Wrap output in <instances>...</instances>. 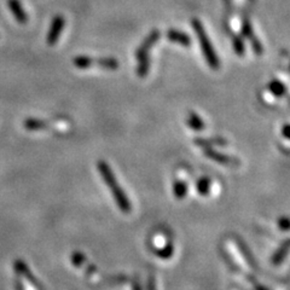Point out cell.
<instances>
[{
    "mask_svg": "<svg viewBox=\"0 0 290 290\" xmlns=\"http://www.w3.org/2000/svg\"><path fill=\"white\" fill-rule=\"evenodd\" d=\"M97 168H98L99 174H101L102 179L104 181L105 185L108 186L110 192H111L113 197H114L120 211H121L122 213H125V214L131 213L132 211L131 201H129V198L127 197V195H126V192L123 191L121 186H120L118 179H116V176L114 174V172H113V169L110 168L109 163L101 160V161H98V163H97Z\"/></svg>",
    "mask_w": 290,
    "mask_h": 290,
    "instance_id": "obj_1",
    "label": "cell"
},
{
    "mask_svg": "<svg viewBox=\"0 0 290 290\" xmlns=\"http://www.w3.org/2000/svg\"><path fill=\"white\" fill-rule=\"evenodd\" d=\"M191 27L193 31H195L196 35H197L199 46H201V51L203 56H205L207 64L209 65V68H211L212 71H218L220 68V59L218 55H216L214 46H213L211 42V39H209L208 34H207L202 22L199 21L198 18H192Z\"/></svg>",
    "mask_w": 290,
    "mask_h": 290,
    "instance_id": "obj_2",
    "label": "cell"
},
{
    "mask_svg": "<svg viewBox=\"0 0 290 290\" xmlns=\"http://www.w3.org/2000/svg\"><path fill=\"white\" fill-rule=\"evenodd\" d=\"M161 33L159 29H152L151 32L146 35V38L143 40L142 44L137 49L136 58L138 61L137 65V74L139 78H145L149 74L150 71V50L159 41Z\"/></svg>",
    "mask_w": 290,
    "mask_h": 290,
    "instance_id": "obj_3",
    "label": "cell"
},
{
    "mask_svg": "<svg viewBox=\"0 0 290 290\" xmlns=\"http://www.w3.org/2000/svg\"><path fill=\"white\" fill-rule=\"evenodd\" d=\"M203 155L206 156L207 159L212 160L216 163H220L222 166H229V167H238L241 165L238 159L233 158V156L222 154V152L216 151L215 149L208 148V149H203Z\"/></svg>",
    "mask_w": 290,
    "mask_h": 290,
    "instance_id": "obj_4",
    "label": "cell"
},
{
    "mask_svg": "<svg viewBox=\"0 0 290 290\" xmlns=\"http://www.w3.org/2000/svg\"><path fill=\"white\" fill-rule=\"evenodd\" d=\"M64 25H65V19L62 15H57L53 17L51 27H50L49 29L48 36H46V42H48L50 46H53L58 41L59 36H61L63 29H64Z\"/></svg>",
    "mask_w": 290,
    "mask_h": 290,
    "instance_id": "obj_5",
    "label": "cell"
},
{
    "mask_svg": "<svg viewBox=\"0 0 290 290\" xmlns=\"http://www.w3.org/2000/svg\"><path fill=\"white\" fill-rule=\"evenodd\" d=\"M166 36L171 42H174V44L182 45L184 48H189L191 46V38H190L189 34H186L185 32L178 31V29L171 28L168 29L167 33H166Z\"/></svg>",
    "mask_w": 290,
    "mask_h": 290,
    "instance_id": "obj_6",
    "label": "cell"
},
{
    "mask_svg": "<svg viewBox=\"0 0 290 290\" xmlns=\"http://www.w3.org/2000/svg\"><path fill=\"white\" fill-rule=\"evenodd\" d=\"M193 144L201 149H208L214 148V146H226L229 143L224 137L215 136L213 138H195L193 139Z\"/></svg>",
    "mask_w": 290,
    "mask_h": 290,
    "instance_id": "obj_7",
    "label": "cell"
},
{
    "mask_svg": "<svg viewBox=\"0 0 290 290\" xmlns=\"http://www.w3.org/2000/svg\"><path fill=\"white\" fill-rule=\"evenodd\" d=\"M15 270H16V272H17L18 276H21V277L26 278L27 281L31 283L33 286H35L36 289H40V283L38 282V279H36L34 276H33L31 270L28 269V266H27L25 262L22 261V260H16Z\"/></svg>",
    "mask_w": 290,
    "mask_h": 290,
    "instance_id": "obj_8",
    "label": "cell"
},
{
    "mask_svg": "<svg viewBox=\"0 0 290 290\" xmlns=\"http://www.w3.org/2000/svg\"><path fill=\"white\" fill-rule=\"evenodd\" d=\"M236 244H237V248L239 253H241L243 258H244L246 262L249 265V267L255 270V271H258V264H256V260L254 258V255L252 254V252L249 251V248L247 247V244L244 242H243V239H239L237 238L236 239Z\"/></svg>",
    "mask_w": 290,
    "mask_h": 290,
    "instance_id": "obj_9",
    "label": "cell"
},
{
    "mask_svg": "<svg viewBox=\"0 0 290 290\" xmlns=\"http://www.w3.org/2000/svg\"><path fill=\"white\" fill-rule=\"evenodd\" d=\"M289 246H290V241L289 239H285V241L278 247L277 251L275 252V254H273L271 258V262L273 266H279L283 264V261H284L286 256H288Z\"/></svg>",
    "mask_w": 290,
    "mask_h": 290,
    "instance_id": "obj_10",
    "label": "cell"
},
{
    "mask_svg": "<svg viewBox=\"0 0 290 290\" xmlns=\"http://www.w3.org/2000/svg\"><path fill=\"white\" fill-rule=\"evenodd\" d=\"M186 125L190 129L195 132H201L206 128V123L203 120L199 118V116L196 114V113H189L188 119H186Z\"/></svg>",
    "mask_w": 290,
    "mask_h": 290,
    "instance_id": "obj_11",
    "label": "cell"
},
{
    "mask_svg": "<svg viewBox=\"0 0 290 290\" xmlns=\"http://www.w3.org/2000/svg\"><path fill=\"white\" fill-rule=\"evenodd\" d=\"M267 90L272 96L277 97V98H281V97H284L286 95V86L283 84L281 80L277 79L269 82Z\"/></svg>",
    "mask_w": 290,
    "mask_h": 290,
    "instance_id": "obj_12",
    "label": "cell"
},
{
    "mask_svg": "<svg viewBox=\"0 0 290 290\" xmlns=\"http://www.w3.org/2000/svg\"><path fill=\"white\" fill-rule=\"evenodd\" d=\"M95 64L104 71H116L119 68L120 63L114 57H101L95 59Z\"/></svg>",
    "mask_w": 290,
    "mask_h": 290,
    "instance_id": "obj_13",
    "label": "cell"
},
{
    "mask_svg": "<svg viewBox=\"0 0 290 290\" xmlns=\"http://www.w3.org/2000/svg\"><path fill=\"white\" fill-rule=\"evenodd\" d=\"M231 41H232V48L233 51L239 57L246 55V42H244V38L241 34H235L232 33L231 34Z\"/></svg>",
    "mask_w": 290,
    "mask_h": 290,
    "instance_id": "obj_14",
    "label": "cell"
},
{
    "mask_svg": "<svg viewBox=\"0 0 290 290\" xmlns=\"http://www.w3.org/2000/svg\"><path fill=\"white\" fill-rule=\"evenodd\" d=\"M188 191L189 188L185 181L179 179V181H175L173 183V196H174L176 199H184L186 196H188Z\"/></svg>",
    "mask_w": 290,
    "mask_h": 290,
    "instance_id": "obj_15",
    "label": "cell"
},
{
    "mask_svg": "<svg viewBox=\"0 0 290 290\" xmlns=\"http://www.w3.org/2000/svg\"><path fill=\"white\" fill-rule=\"evenodd\" d=\"M9 5L10 8L12 10V13L15 15L16 19L19 23H26L27 22V15L25 12V10H23L21 3L18 2V0H9Z\"/></svg>",
    "mask_w": 290,
    "mask_h": 290,
    "instance_id": "obj_16",
    "label": "cell"
},
{
    "mask_svg": "<svg viewBox=\"0 0 290 290\" xmlns=\"http://www.w3.org/2000/svg\"><path fill=\"white\" fill-rule=\"evenodd\" d=\"M196 190L199 195L203 196V197H207L209 196L212 190V181L209 176H202L197 181V184H196Z\"/></svg>",
    "mask_w": 290,
    "mask_h": 290,
    "instance_id": "obj_17",
    "label": "cell"
},
{
    "mask_svg": "<svg viewBox=\"0 0 290 290\" xmlns=\"http://www.w3.org/2000/svg\"><path fill=\"white\" fill-rule=\"evenodd\" d=\"M25 128L28 131H44L50 128L49 123L38 119H27L25 121Z\"/></svg>",
    "mask_w": 290,
    "mask_h": 290,
    "instance_id": "obj_18",
    "label": "cell"
},
{
    "mask_svg": "<svg viewBox=\"0 0 290 290\" xmlns=\"http://www.w3.org/2000/svg\"><path fill=\"white\" fill-rule=\"evenodd\" d=\"M241 35L244 39H248L251 42H253L254 40L258 39V38H256V35L254 34V31H253V25H252V22L249 21L248 17H244L242 19Z\"/></svg>",
    "mask_w": 290,
    "mask_h": 290,
    "instance_id": "obj_19",
    "label": "cell"
},
{
    "mask_svg": "<svg viewBox=\"0 0 290 290\" xmlns=\"http://www.w3.org/2000/svg\"><path fill=\"white\" fill-rule=\"evenodd\" d=\"M73 64L78 69H82V71H84V69H88L91 68L92 65H95V58L84 55L75 56V57L73 58Z\"/></svg>",
    "mask_w": 290,
    "mask_h": 290,
    "instance_id": "obj_20",
    "label": "cell"
},
{
    "mask_svg": "<svg viewBox=\"0 0 290 290\" xmlns=\"http://www.w3.org/2000/svg\"><path fill=\"white\" fill-rule=\"evenodd\" d=\"M154 253L160 259H165V260L171 259L173 254H174V247H173L171 242H168L167 244L161 247V248H155Z\"/></svg>",
    "mask_w": 290,
    "mask_h": 290,
    "instance_id": "obj_21",
    "label": "cell"
},
{
    "mask_svg": "<svg viewBox=\"0 0 290 290\" xmlns=\"http://www.w3.org/2000/svg\"><path fill=\"white\" fill-rule=\"evenodd\" d=\"M72 264L75 267H82L86 264V256L81 252H75L72 255Z\"/></svg>",
    "mask_w": 290,
    "mask_h": 290,
    "instance_id": "obj_22",
    "label": "cell"
},
{
    "mask_svg": "<svg viewBox=\"0 0 290 290\" xmlns=\"http://www.w3.org/2000/svg\"><path fill=\"white\" fill-rule=\"evenodd\" d=\"M278 229L281 231L286 232L289 230V219L286 216H282V218L278 219Z\"/></svg>",
    "mask_w": 290,
    "mask_h": 290,
    "instance_id": "obj_23",
    "label": "cell"
},
{
    "mask_svg": "<svg viewBox=\"0 0 290 290\" xmlns=\"http://www.w3.org/2000/svg\"><path fill=\"white\" fill-rule=\"evenodd\" d=\"M146 289L148 290H156V281L154 276H149L148 282H146Z\"/></svg>",
    "mask_w": 290,
    "mask_h": 290,
    "instance_id": "obj_24",
    "label": "cell"
},
{
    "mask_svg": "<svg viewBox=\"0 0 290 290\" xmlns=\"http://www.w3.org/2000/svg\"><path fill=\"white\" fill-rule=\"evenodd\" d=\"M86 275H87V277L92 278L93 276L97 275V267L95 265H87V267H86Z\"/></svg>",
    "mask_w": 290,
    "mask_h": 290,
    "instance_id": "obj_25",
    "label": "cell"
},
{
    "mask_svg": "<svg viewBox=\"0 0 290 290\" xmlns=\"http://www.w3.org/2000/svg\"><path fill=\"white\" fill-rule=\"evenodd\" d=\"M132 290H143L141 281H139L138 276L132 279Z\"/></svg>",
    "mask_w": 290,
    "mask_h": 290,
    "instance_id": "obj_26",
    "label": "cell"
},
{
    "mask_svg": "<svg viewBox=\"0 0 290 290\" xmlns=\"http://www.w3.org/2000/svg\"><path fill=\"white\" fill-rule=\"evenodd\" d=\"M289 128H290V126L288 125V123H285L284 126H283V129H282V133H283V137H284L285 139H289Z\"/></svg>",
    "mask_w": 290,
    "mask_h": 290,
    "instance_id": "obj_27",
    "label": "cell"
},
{
    "mask_svg": "<svg viewBox=\"0 0 290 290\" xmlns=\"http://www.w3.org/2000/svg\"><path fill=\"white\" fill-rule=\"evenodd\" d=\"M253 286H254V290H270L269 288H266L265 285H262V284H260V283L256 281L254 284H253Z\"/></svg>",
    "mask_w": 290,
    "mask_h": 290,
    "instance_id": "obj_28",
    "label": "cell"
}]
</instances>
